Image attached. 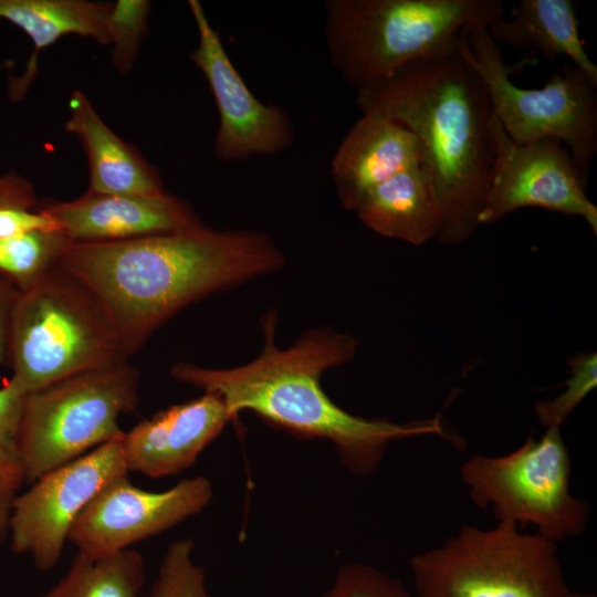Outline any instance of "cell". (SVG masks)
Segmentation results:
<instances>
[{
    "label": "cell",
    "instance_id": "obj_9",
    "mask_svg": "<svg viewBox=\"0 0 597 597\" xmlns=\"http://www.w3.org/2000/svg\"><path fill=\"white\" fill-rule=\"evenodd\" d=\"M138 389V370L126 362L24 395L17 446L27 481L122 439L118 419L136 409Z\"/></svg>",
    "mask_w": 597,
    "mask_h": 597
},
{
    "label": "cell",
    "instance_id": "obj_22",
    "mask_svg": "<svg viewBox=\"0 0 597 597\" xmlns=\"http://www.w3.org/2000/svg\"><path fill=\"white\" fill-rule=\"evenodd\" d=\"M72 241L60 229H34L0 241V274L19 292L25 291L59 266Z\"/></svg>",
    "mask_w": 597,
    "mask_h": 597
},
{
    "label": "cell",
    "instance_id": "obj_21",
    "mask_svg": "<svg viewBox=\"0 0 597 597\" xmlns=\"http://www.w3.org/2000/svg\"><path fill=\"white\" fill-rule=\"evenodd\" d=\"M145 580V559L134 548L102 556L77 552L65 575L35 597H139Z\"/></svg>",
    "mask_w": 597,
    "mask_h": 597
},
{
    "label": "cell",
    "instance_id": "obj_1",
    "mask_svg": "<svg viewBox=\"0 0 597 597\" xmlns=\"http://www.w3.org/2000/svg\"><path fill=\"white\" fill-rule=\"evenodd\" d=\"M284 263L265 233L201 224L129 240L71 242L59 266L95 296L129 357L187 305Z\"/></svg>",
    "mask_w": 597,
    "mask_h": 597
},
{
    "label": "cell",
    "instance_id": "obj_3",
    "mask_svg": "<svg viewBox=\"0 0 597 597\" xmlns=\"http://www.w3.org/2000/svg\"><path fill=\"white\" fill-rule=\"evenodd\" d=\"M356 102L362 114L391 119L416 135L442 207L437 239L446 245L467 241L479 227L490 186L495 116L458 45L357 90Z\"/></svg>",
    "mask_w": 597,
    "mask_h": 597
},
{
    "label": "cell",
    "instance_id": "obj_25",
    "mask_svg": "<svg viewBox=\"0 0 597 597\" xmlns=\"http://www.w3.org/2000/svg\"><path fill=\"white\" fill-rule=\"evenodd\" d=\"M193 548L190 538L168 546L148 597H212L207 587L206 572L192 557Z\"/></svg>",
    "mask_w": 597,
    "mask_h": 597
},
{
    "label": "cell",
    "instance_id": "obj_15",
    "mask_svg": "<svg viewBox=\"0 0 597 597\" xmlns=\"http://www.w3.org/2000/svg\"><path fill=\"white\" fill-rule=\"evenodd\" d=\"M43 208L72 242L129 240L202 224L186 201L168 192L143 197L87 190L80 198Z\"/></svg>",
    "mask_w": 597,
    "mask_h": 597
},
{
    "label": "cell",
    "instance_id": "obj_8",
    "mask_svg": "<svg viewBox=\"0 0 597 597\" xmlns=\"http://www.w3.org/2000/svg\"><path fill=\"white\" fill-rule=\"evenodd\" d=\"M458 50L480 77L494 116L514 144L557 139L588 175L597 154V82L565 63L541 88L516 85L511 80L516 66L504 62L488 27L463 30Z\"/></svg>",
    "mask_w": 597,
    "mask_h": 597
},
{
    "label": "cell",
    "instance_id": "obj_20",
    "mask_svg": "<svg viewBox=\"0 0 597 597\" xmlns=\"http://www.w3.org/2000/svg\"><path fill=\"white\" fill-rule=\"evenodd\" d=\"M112 3L86 0H0V19L19 27L34 50L27 71L10 84V96L20 100L38 70V54L65 34L93 38L108 44L106 20Z\"/></svg>",
    "mask_w": 597,
    "mask_h": 597
},
{
    "label": "cell",
    "instance_id": "obj_5",
    "mask_svg": "<svg viewBox=\"0 0 597 597\" xmlns=\"http://www.w3.org/2000/svg\"><path fill=\"white\" fill-rule=\"evenodd\" d=\"M119 338L95 296L55 268L19 292L10 323V381L24 396L67 377L126 363Z\"/></svg>",
    "mask_w": 597,
    "mask_h": 597
},
{
    "label": "cell",
    "instance_id": "obj_11",
    "mask_svg": "<svg viewBox=\"0 0 597 597\" xmlns=\"http://www.w3.org/2000/svg\"><path fill=\"white\" fill-rule=\"evenodd\" d=\"M493 140L494 161L479 226L521 208L538 207L577 216L597 234V207L586 193L587 176L559 140L514 144L496 117Z\"/></svg>",
    "mask_w": 597,
    "mask_h": 597
},
{
    "label": "cell",
    "instance_id": "obj_14",
    "mask_svg": "<svg viewBox=\"0 0 597 597\" xmlns=\"http://www.w3.org/2000/svg\"><path fill=\"white\" fill-rule=\"evenodd\" d=\"M235 419L213 392L172 405L124 432L126 468L154 479L179 474Z\"/></svg>",
    "mask_w": 597,
    "mask_h": 597
},
{
    "label": "cell",
    "instance_id": "obj_16",
    "mask_svg": "<svg viewBox=\"0 0 597 597\" xmlns=\"http://www.w3.org/2000/svg\"><path fill=\"white\" fill-rule=\"evenodd\" d=\"M422 164L419 139L406 126L363 114L339 144L332 177L341 206L356 211L363 197L394 175Z\"/></svg>",
    "mask_w": 597,
    "mask_h": 597
},
{
    "label": "cell",
    "instance_id": "obj_26",
    "mask_svg": "<svg viewBox=\"0 0 597 597\" xmlns=\"http://www.w3.org/2000/svg\"><path fill=\"white\" fill-rule=\"evenodd\" d=\"M149 11L150 2L147 0H117L111 6L106 20L111 59L122 74L134 65L147 31Z\"/></svg>",
    "mask_w": 597,
    "mask_h": 597
},
{
    "label": "cell",
    "instance_id": "obj_4",
    "mask_svg": "<svg viewBox=\"0 0 597 597\" xmlns=\"http://www.w3.org/2000/svg\"><path fill=\"white\" fill-rule=\"evenodd\" d=\"M504 15L501 0H327L324 32L332 64L359 90Z\"/></svg>",
    "mask_w": 597,
    "mask_h": 597
},
{
    "label": "cell",
    "instance_id": "obj_10",
    "mask_svg": "<svg viewBox=\"0 0 597 597\" xmlns=\"http://www.w3.org/2000/svg\"><path fill=\"white\" fill-rule=\"evenodd\" d=\"M121 440L48 471L15 496L8 519L12 552L29 554L41 572L57 565L82 511L106 485L129 474Z\"/></svg>",
    "mask_w": 597,
    "mask_h": 597
},
{
    "label": "cell",
    "instance_id": "obj_17",
    "mask_svg": "<svg viewBox=\"0 0 597 597\" xmlns=\"http://www.w3.org/2000/svg\"><path fill=\"white\" fill-rule=\"evenodd\" d=\"M69 106L65 130L75 135L85 150L88 190L143 197L167 192L156 169L104 123L82 92H72Z\"/></svg>",
    "mask_w": 597,
    "mask_h": 597
},
{
    "label": "cell",
    "instance_id": "obj_30",
    "mask_svg": "<svg viewBox=\"0 0 597 597\" xmlns=\"http://www.w3.org/2000/svg\"><path fill=\"white\" fill-rule=\"evenodd\" d=\"M564 597H596V595L593 593L569 590Z\"/></svg>",
    "mask_w": 597,
    "mask_h": 597
},
{
    "label": "cell",
    "instance_id": "obj_7",
    "mask_svg": "<svg viewBox=\"0 0 597 597\" xmlns=\"http://www.w3.org/2000/svg\"><path fill=\"white\" fill-rule=\"evenodd\" d=\"M570 471L561 428H546L538 439L530 433L502 455L472 454L459 469L478 507L555 544L583 535L589 522L588 504L570 490Z\"/></svg>",
    "mask_w": 597,
    "mask_h": 597
},
{
    "label": "cell",
    "instance_id": "obj_28",
    "mask_svg": "<svg viewBox=\"0 0 597 597\" xmlns=\"http://www.w3.org/2000/svg\"><path fill=\"white\" fill-rule=\"evenodd\" d=\"M320 597H418L405 584L371 565L344 564Z\"/></svg>",
    "mask_w": 597,
    "mask_h": 597
},
{
    "label": "cell",
    "instance_id": "obj_23",
    "mask_svg": "<svg viewBox=\"0 0 597 597\" xmlns=\"http://www.w3.org/2000/svg\"><path fill=\"white\" fill-rule=\"evenodd\" d=\"M22 400L23 395L10 380L0 388V542L8 535L11 504L27 481L17 446Z\"/></svg>",
    "mask_w": 597,
    "mask_h": 597
},
{
    "label": "cell",
    "instance_id": "obj_6",
    "mask_svg": "<svg viewBox=\"0 0 597 597\" xmlns=\"http://www.w3.org/2000/svg\"><path fill=\"white\" fill-rule=\"evenodd\" d=\"M418 597H564L557 544L510 522L462 525L441 545L412 557Z\"/></svg>",
    "mask_w": 597,
    "mask_h": 597
},
{
    "label": "cell",
    "instance_id": "obj_27",
    "mask_svg": "<svg viewBox=\"0 0 597 597\" xmlns=\"http://www.w3.org/2000/svg\"><path fill=\"white\" fill-rule=\"evenodd\" d=\"M570 376L565 390L552 400L538 401L535 413L546 428H561L576 407L597 387V354L579 353L568 358Z\"/></svg>",
    "mask_w": 597,
    "mask_h": 597
},
{
    "label": "cell",
    "instance_id": "obj_12",
    "mask_svg": "<svg viewBox=\"0 0 597 597\" xmlns=\"http://www.w3.org/2000/svg\"><path fill=\"white\" fill-rule=\"evenodd\" d=\"M212 498V484L203 475L182 479L160 492L139 489L126 475L94 496L71 527L67 542L78 553L114 554L199 514Z\"/></svg>",
    "mask_w": 597,
    "mask_h": 597
},
{
    "label": "cell",
    "instance_id": "obj_13",
    "mask_svg": "<svg viewBox=\"0 0 597 597\" xmlns=\"http://www.w3.org/2000/svg\"><path fill=\"white\" fill-rule=\"evenodd\" d=\"M188 6L198 31V45L190 60L206 77L219 114L216 156L224 161H240L290 148L294 142L290 116L254 96L230 60L200 1L189 0Z\"/></svg>",
    "mask_w": 597,
    "mask_h": 597
},
{
    "label": "cell",
    "instance_id": "obj_2",
    "mask_svg": "<svg viewBox=\"0 0 597 597\" xmlns=\"http://www.w3.org/2000/svg\"><path fill=\"white\" fill-rule=\"evenodd\" d=\"M275 325L276 313L270 311L262 320L263 348L250 363L224 369L179 363L171 377L220 396L234 418L248 410L298 439L329 441L343 467L358 476L374 473L394 441L423 436L454 441L440 415L398 423L342 409L324 391L321 376L354 358L356 339L321 327L282 349L275 344Z\"/></svg>",
    "mask_w": 597,
    "mask_h": 597
},
{
    "label": "cell",
    "instance_id": "obj_29",
    "mask_svg": "<svg viewBox=\"0 0 597 597\" xmlns=\"http://www.w3.org/2000/svg\"><path fill=\"white\" fill-rule=\"evenodd\" d=\"M18 294L15 286L0 274V366L7 363L10 323Z\"/></svg>",
    "mask_w": 597,
    "mask_h": 597
},
{
    "label": "cell",
    "instance_id": "obj_19",
    "mask_svg": "<svg viewBox=\"0 0 597 597\" xmlns=\"http://www.w3.org/2000/svg\"><path fill=\"white\" fill-rule=\"evenodd\" d=\"M574 0H522L510 17L489 28L492 39L512 50L531 51L555 61L558 56L597 82V66L587 54L578 32Z\"/></svg>",
    "mask_w": 597,
    "mask_h": 597
},
{
    "label": "cell",
    "instance_id": "obj_24",
    "mask_svg": "<svg viewBox=\"0 0 597 597\" xmlns=\"http://www.w3.org/2000/svg\"><path fill=\"white\" fill-rule=\"evenodd\" d=\"M34 229H59L39 202L33 185L15 172L0 177V241Z\"/></svg>",
    "mask_w": 597,
    "mask_h": 597
},
{
    "label": "cell",
    "instance_id": "obj_18",
    "mask_svg": "<svg viewBox=\"0 0 597 597\" xmlns=\"http://www.w3.org/2000/svg\"><path fill=\"white\" fill-rule=\"evenodd\" d=\"M355 212L374 232L416 245L438 237L443 217L433 180L422 164L369 190Z\"/></svg>",
    "mask_w": 597,
    "mask_h": 597
}]
</instances>
